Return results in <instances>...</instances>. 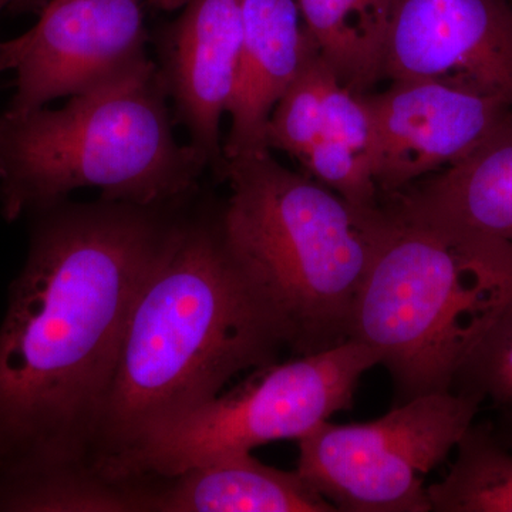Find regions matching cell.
<instances>
[{"label":"cell","instance_id":"1","mask_svg":"<svg viewBox=\"0 0 512 512\" xmlns=\"http://www.w3.org/2000/svg\"><path fill=\"white\" fill-rule=\"evenodd\" d=\"M185 201L64 200L33 214L0 326V511L39 485L96 471L128 319Z\"/></svg>","mask_w":512,"mask_h":512},{"label":"cell","instance_id":"2","mask_svg":"<svg viewBox=\"0 0 512 512\" xmlns=\"http://www.w3.org/2000/svg\"><path fill=\"white\" fill-rule=\"evenodd\" d=\"M286 348L271 303L232 251L221 210H184L134 303L97 434L94 470L214 399Z\"/></svg>","mask_w":512,"mask_h":512},{"label":"cell","instance_id":"3","mask_svg":"<svg viewBox=\"0 0 512 512\" xmlns=\"http://www.w3.org/2000/svg\"><path fill=\"white\" fill-rule=\"evenodd\" d=\"M170 96L150 57L74 94L62 109L0 116V204L3 217L67 200L82 188L128 204L188 200L207 164L178 143Z\"/></svg>","mask_w":512,"mask_h":512},{"label":"cell","instance_id":"4","mask_svg":"<svg viewBox=\"0 0 512 512\" xmlns=\"http://www.w3.org/2000/svg\"><path fill=\"white\" fill-rule=\"evenodd\" d=\"M221 210L232 251L271 303L286 348L309 355L349 340L350 320L392 211L362 208L271 151L231 158Z\"/></svg>","mask_w":512,"mask_h":512},{"label":"cell","instance_id":"5","mask_svg":"<svg viewBox=\"0 0 512 512\" xmlns=\"http://www.w3.org/2000/svg\"><path fill=\"white\" fill-rule=\"evenodd\" d=\"M386 204L392 222L357 295L349 339L375 353L402 404L454 390L512 305V255Z\"/></svg>","mask_w":512,"mask_h":512},{"label":"cell","instance_id":"6","mask_svg":"<svg viewBox=\"0 0 512 512\" xmlns=\"http://www.w3.org/2000/svg\"><path fill=\"white\" fill-rule=\"evenodd\" d=\"M377 365L367 346L335 348L259 367L248 382L165 421L104 468L111 480L173 477L191 468L302 439L350 409L360 377Z\"/></svg>","mask_w":512,"mask_h":512},{"label":"cell","instance_id":"7","mask_svg":"<svg viewBox=\"0 0 512 512\" xmlns=\"http://www.w3.org/2000/svg\"><path fill=\"white\" fill-rule=\"evenodd\" d=\"M483 402L424 394L369 423L319 424L298 440L296 470L342 512H429L424 480L456 450Z\"/></svg>","mask_w":512,"mask_h":512},{"label":"cell","instance_id":"8","mask_svg":"<svg viewBox=\"0 0 512 512\" xmlns=\"http://www.w3.org/2000/svg\"><path fill=\"white\" fill-rule=\"evenodd\" d=\"M144 0H47L32 29L0 42V73H15L8 110L72 97L147 57Z\"/></svg>","mask_w":512,"mask_h":512},{"label":"cell","instance_id":"9","mask_svg":"<svg viewBox=\"0 0 512 512\" xmlns=\"http://www.w3.org/2000/svg\"><path fill=\"white\" fill-rule=\"evenodd\" d=\"M363 97L375 123L383 200L460 163L512 120L503 97L443 79L392 80Z\"/></svg>","mask_w":512,"mask_h":512},{"label":"cell","instance_id":"10","mask_svg":"<svg viewBox=\"0 0 512 512\" xmlns=\"http://www.w3.org/2000/svg\"><path fill=\"white\" fill-rule=\"evenodd\" d=\"M443 79L503 97L512 107L508 0H393L382 79Z\"/></svg>","mask_w":512,"mask_h":512},{"label":"cell","instance_id":"11","mask_svg":"<svg viewBox=\"0 0 512 512\" xmlns=\"http://www.w3.org/2000/svg\"><path fill=\"white\" fill-rule=\"evenodd\" d=\"M157 37V66L173 103L175 123L215 177L227 158L221 120L234 90L244 30V0H187Z\"/></svg>","mask_w":512,"mask_h":512},{"label":"cell","instance_id":"12","mask_svg":"<svg viewBox=\"0 0 512 512\" xmlns=\"http://www.w3.org/2000/svg\"><path fill=\"white\" fill-rule=\"evenodd\" d=\"M315 53L298 0H244L241 53L227 109V161L271 151L266 128L272 111Z\"/></svg>","mask_w":512,"mask_h":512},{"label":"cell","instance_id":"13","mask_svg":"<svg viewBox=\"0 0 512 512\" xmlns=\"http://www.w3.org/2000/svg\"><path fill=\"white\" fill-rule=\"evenodd\" d=\"M387 201L512 255V120L460 163Z\"/></svg>","mask_w":512,"mask_h":512},{"label":"cell","instance_id":"14","mask_svg":"<svg viewBox=\"0 0 512 512\" xmlns=\"http://www.w3.org/2000/svg\"><path fill=\"white\" fill-rule=\"evenodd\" d=\"M150 512H336L301 476L252 453L154 477Z\"/></svg>","mask_w":512,"mask_h":512},{"label":"cell","instance_id":"15","mask_svg":"<svg viewBox=\"0 0 512 512\" xmlns=\"http://www.w3.org/2000/svg\"><path fill=\"white\" fill-rule=\"evenodd\" d=\"M375 123L363 93L335 80L326 96L318 137L299 163L312 178L357 207L376 208Z\"/></svg>","mask_w":512,"mask_h":512},{"label":"cell","instance_id":"16","mask_svg":"<svg viewBox=\"0 0 512 512\" xmlns=\"http://www.w3.org/2000/svg\"><path fill=\"white\" fill-rule=\"evenodd\" d=\"M313 45L356 93L382 79L384 37L393 0H298Z\"/></svg>","mask_w":512,"mask_h":512},{"label":"cell","instance_id":"17","mask_svg":"<svg viewBox=\"0 0 512 512\" xmlns=\"http://www.w3.org/2000/svg\"><path fill=\"white\" fill-rule=\"evenodd\" d=\"M456 461L439 483L427 485L434 512H512V451L490 420L474 421L456 446Z\"/></svg>","mask_w":512,"mask_h":512},{"label":"cell","instance_id":"18","mask_svg":"<svg viewBox=\"0 0 512 512\" xmlns=\"http://www.w3.org/2000/svg\"><path fill=\"white\" fill-rule=\"evenodd\" d=\"M454 390L490 404L495 437L512 451V305L467 360Z\"/></svg>","mask_w":512,"mask_h":512},{"label":"cell","instance_id":"19","mask_svg":"<svg viewBox=\"0 0 512 512\" xmlns=\"http://www.w3.org/2000/svg\"><path fill=\"white\" fill-rule=\"evenodd\" d=\"M47 0H12L9 3L8 10L12 13H36L45 8Z\"/></svg>","mask_w":512,"mask_h":512},{"label":"cell","instance_id":"20","mask_svg":"<svg viewBox=\"0 0 512 512\" xmlns=\"http://www.w3.org/2000/svg\"><path fill=\"white\" fill-rule=\"evenodd\" d=\"M187 0H148L154 8L165 10V12H173V10L181 9Z\"/></svg>","mask_w":512,"mask_h":512},{"label":"cell","instance_id":"21","mask_svg":"<svg viewBox=\"0 0 512 512\" xmlns=\"http://www.w3.org/2000/svg\"><path fill=\"white\" fill-rule=\"evenodd\" d=\"M10 0H0V13L3 12V10L8 9Z\"/></svg>","mask_w":512,"mask_h":512},{"label":"cell","instance_id":"22","mask_svg":"<svg viewBox=\"0 0 512 512\" xmlns=\"http://www.w3.org/2000/svg\"><path fill=\"white\" fill-rule=\"evenodd\" d=\"M508 2H510L511 8H512V0H508Z\"/></svg>","mask_w":512,"mask_h":512}]
</instances>
